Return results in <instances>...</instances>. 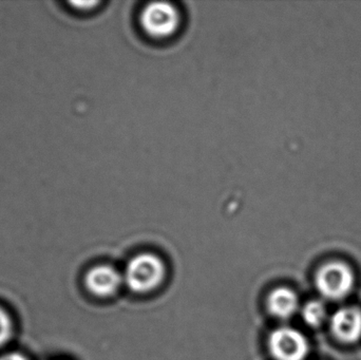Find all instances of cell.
<instances>
[{
    "label": "cell",
    "mask_w": 361,
    "mask_h": 360,
    "mask_svg": "<svg viewBox=\"0 0 361 360\" xmlns=\"http://www.w3.org/2000/svg\"><path fill=\"white\" fill-rule=\"evenodd\" d=\"M184 15L177 4L169 1L147 2L137 14L141 33L152 42H169L182 31Z\"/></svg>",
    "instance_id": "1"
},
{
    "label": "cell",
    "mask_w": 361,
    "mask_h": 360,
    "mask_svg": "<svg viewBox=\"0 0 361 360\" xmlns=\"http://www.w3.org/2000/svg\"><path fill=\"white\" fill-rule=\"evenodd\" d=\"M166 268L158 256L150 253L135 256L127 264L124 281L135 293L144 294L158 289L164 281Z\"/></svg>",
    "instance_id": "2"
},
{
    "label": "cell",
    "mask_w": 361,
    "mask_h": 360,
    "mask_svg": "<svg viewBox=\"0 0 361 360\" xmlns=\"http://www.w3.org/2000/svg\"><path fill=\"white\" fill-rule=\"evenodd\" d=\"M353 271L345 262L330 261L320 266L315 275V285L322 297L341 300L347 297L354 287Z\"/></svg>",
    "instance_id": "3"
},
{
    "label": "cell",
    "mask_w": 361,
    "mask_h": 360,
    "mask_svg": "<svg viewBox=\"0 0 361 360\" xmlns=\"http://www.w3.org/2000/svg\"><path fill=\"white\" fill-rule=\"evenodd\" d=\"M269 349L276 360H305L309 354V342L298 330L281 327L271 332Z\"/></svg>",
    "instance_id": "4"
},
{
    "label": "cell",
    "mask_w": 361,
    "mask_h": 360,
    "mask_svg": "<svg viewBox=\"0 0 361 360\" xmlns=\"http://www.w3.org/2000/svg\"><path fill=\"white\" fill-rule=\"evenodd\" d=\"M331 332L338 342L352 345L361 340V311L357 308H341L330 319Z\"/></svg>",
    "instance_id": "5"
},
{
    "label": "cell",
    "mask_w": 361,
    "mask_h": 360,
    "mask_svg": "<svg viewBox=\"0 0 361 360\" xmlns=\"http://www.w3.org/2000/svg\"><path fill=\"white\" fill-rule=\"evenodd\" d=\"M124 277L109 266L91 268L85 277L87 290L97 297H110L120 290Z\"/></svg>",
    "instance_id": "6"
},
{
    "label": "cell",
    "mask_w": 361,
    "mask_h": 360,
    "mask_svg": "<svg viewBox=\"0 0 361 360\" xmlns=\"http://www.w3.org/2000/svg\"><path fill=\"white\" fill-rule=\"evenodd\" d=\"M298 308V296L288 287H278L267 298L269 313L279 319L290 318L296 314Z\"/></svg>",
    "instance_id": "7"
},
{
    "label": "cell",
    "mask_w": 361,
    "mask_h": 360,
    "mask_svg": "<svg viewBox=\"0 0 361 360\" xmlns=\"http://www.w3.org/2000/svg\"><path fill=\"white\" fill-rule=\"evenodd\" d=\"M301 314H302L303 321H305L307 325L318 328L326 321V309L322 302L312 300V302L305 304Z\"/></svg>",
    "instance_id": "8"
},
{
    "label": "cell",
    "mask_w": 361,
    "mask_h": 360,
    "mask_svg": "<svg viewBox=\"0 0 361 360\" xmlns=\"http://www.w3.org/2000/svg\"><path fill=\"white\" fill-rule=\"evenodd\" d=\"M14 325L10 314L0 306V348L6 346L13 336Z\"/></svg>",
    "instance_id": "9"
},
{
    "label": "cell",
    "mask_w": 361,
    "mask_h": 360,
    "mask_svg": "<svg viewBox=\"0 0 361 360\" xmlns=\"http://www.w3.org/2000/svg\"><path fill=\"white\" fill-rule=\"evenodd\" d=\"M70 10L75 14H90L94 12L103 2L101 1H69L66 2Z\"/></svg>",
    "instance_id": "10"
},
{
    "label": "cell",
    "mask_w": 361,
    "mask_h": 360,
    "mask_svg": "<svg viewBox=\"0 0 361 360\" xmlns=\"http://www.w3.org/2000/svg\"><path fill=\"white\" fill-rule=\"evenodd\" d=\"M0 360H29V359L23 353L11 352L1 355Z\"/></svg>",
    "instance_id": "11"
}]
</instances>
